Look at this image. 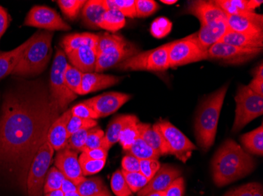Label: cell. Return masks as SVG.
<instances>
[{
    "label": "cell",
    "mask_w": 263,
    "mask_h": 196,
    "mask_svg": "<svg viewBox=\"0 0 263 196\" xmlns=\"http://www.w3.org/2000/svg\"><path fill=\"white\" fill-rule=\"evenodd\" d=\"M34 35L33 41L26 48L12 74L21 76L40 74L49 63L53 32H38Z\"/></svg>",
    "instance_id": "277c9868"
},
{
    "label": "cell",
    "mask_w": 263,
    "mask_h": 196,
    "mask_svg": "<svg viewBox=\"0 0 263 196\" xmlns=\"http://www.w3.org/2000/svg\"><path fill=\"white\" fill-rule=\"evenodd\" d=\"M184 191V179L181 177L173 181L169 188L165 190V196H183Z\"/></svg>",
    "instance_id": "816d5d0a"
},
{
    "label": "cell",
    "mask_w": 263,
    "mask_h": 196,
    "mask_svg": "<svg viewBox=\"0 0 263 196\" xmlns=\"http://www.w3.org/2000/svg\"><path fill=\"white\" fill-rule=\"evenodd\" d=\"M106 10H117L125 17H137L135 0H103Z\"/></svg>",
    "instance_id": "d6a6232c"
},
{
    "label": "cell",
    "mask_w": 263,
    "mask_h": 196,
    "mask_svg": "<svg viewBox=\"0 0 263 196\" xmlns=\"http://www.w3.org/2000/svg\"><path fill=\"white\" fill-rule=\"evenodd\" d=\"M161 2L165 4H174L177 2V0H162Z\"/></svg>",
    "instance_id": "6125c7cd"
},
{
    "label": "cell",
    "mask_w": 263,
    "mask_h": 196,
    "mask_svg": "<svg viewBox=\"0 0 263 196\" xmlns=\"http://www.w3.org/2000/svg\"><path fill=\"white\" fill-rule=\"evenodd\" d=\"M187 10L189 14H193L199 19L201 26L227 19L226 13L215 1H193L189 4Z\"/></svg>",
    "instance_id": "e0dca14e"
},
{
    "label": "cell",
    "mask_w": 263,
    "mask_h": 196,
    "mask_svg": "<svg viewBox=\"0 0 263 196\" xmlns=\"http://www.w3.org/2000/svg\"><path fill=\"white\" fill-rule=\"evenodd\" d=\"M34 37L35 35H33L32 37L29 38L28 40L13 51L0 53V79L12 74V72L18 64L19 60L22 58L26 48L33 41Z\"/></svg>",
    "instance_id": "484cf974"
},
{
    "label": "cell",
    "mask_w": 263,
    "mask_h": 196,
    "mask_svg": "<svg viewBox=\"0 0 263 196\" xmlns=\"http://www.w3.org/2000/svg\"><path fill=\"white\" fill-rule=\"evenodd\" d=\"M128 154L135 156L139 160L143 159H159L160 155L155 151L145 141L139 138L136 140L131 148L127 151Z\"/></svg>",
    "instance_id": "1f68e13d"
},
{
    "label": "cell",
    "mask_w": 263,
    "mask_h": 196,
    "mask_svg": "<svg viewBox=\"0 0 263 196\" xmlns=\"http://www.w3.org/2000/svg\"><path fill=\"white\" fill-rule=\"evenodd\" d=\"M229 30L245 34H263V16L255 12L227 15Z\"/></svg>",
    "instance_id": "2e32d148"
},
{
    "label": "cell",
    "mask_w": 263,
    "mask_h": 196,
    "mask_svg": "<svg viewBox=\"0 0 263 196\" xmlns=\"http://www.w3.org/2000/svg\"><path fill=\"white\" fill-rule=\"evenodd\" d=\"M215 3L221 7L226 15L251 12L248 9V0H216Z\"/></svg>",
    "instance_id": "d590c367"
},
{
    "label": "cell",
    "mask_w": 263,
    "mask_h": 196,
    "mask_svg": "<svg viewBox=\"0 0 263 196\" xmlns=\"http://www.w3.org/2000/svg\"><path fill=\"white\" fill-rule=\"evenodd\" d=\"M45 196H65V193L61 189H59L46 193Z\"/></svg>",
    "instance_id": "91938a15"
},
{
    "label": "cell",
    "mask_w": 263,
    "mask_h": 196,
    "mask_svg": "<svg viewBox=\"0 0 263 196\" xmlns=\"http://www.w3.org/2000/svg\"><path fill=\"white\" fill-rule=\"evenodd\" d=\"M83 74H84L83 72L73 66H70L69 64L66 66L64 74L66 85L70 91H73L76 94H78L80 86H81Z\"/></svg>",
    "instance_id": "f35d334b"
},
{
    "label": "cell",
    "mask_w": 263,
    "mask_h": 196,
    "mask_svg": "<svg viewBox=\"0 0 263 196\" xmlns=\"http://www.w3.org/2000/svg\"><path fill=\"white\" fill-rule=\"evenodd\" d=\"M255 160L236 141L229 139L218 148L211 162L215 185L223 187L252 173Z\"/></svg>",
    "instance_id": "7a4b0ae2"
},
{
    "label": "cell",
    "mask_w": 263,
    "mask_h": 196,
    "mask_svg": "<svg viewBox=\"0 0 263 196\" xmlns=\"http://www.w3.org/2000/svg\"><path fill=\"white\" fill-rule=\"evenodd\" d=\"M83 153H85L91 159L101 160V159H106L107 155H108V150L103 148H98L88 150V151H83Z\"/></svg>",
    "instance_id": "11a10c76"
},
{
    "label": "cell",
    "mask_w": 263,
    "mask_h": 196,
    "mask_svg": "<svg viewBox=\"0 0 263 196\" xmlns=\"http://www.w3.org/2000/svg\"><path fill=\"white\" fill-rule=\"evenodd\" d=\"M248 86L255 94L263 96V78L254 77Z\"/></svg>",
    "instance_id": "9f6ffc18"
},
{
    "label": "cell",
    "mask_w": 263,
    "mask_h": 196,
    "mask_svg": "<svg viewBox=\"0 0 263 196\" xmlns=\"http://www.w3.org/2000/svg\"><path fill=\"white\" fill-rule=\"evenodd\" d=\"M97 126V121L95 119H81V118L72 116L67 125L68 137L80 129H86V128L91 129Z\"/></svg>",
    "instance_id": "bcb514c9"
},
{
    "label": "cell",
    "mask_w": 263,
    "mask_h": 196,
    "mask_svg": "<svg viewBox=\"0 0 263 196\" xmlns=\"http://www.w3.org/2000/svg\"><path fill=\"white\" fill-rule=\"evenodd\" d=\"M99 35L92 33H77L66 35L63 40L66 54L83 47L97 49Z\"/></svg>",
    "instance_id": "83f0119b"
},
{
    "label": "cell",
    "mask_w": 263,
    "mask_h": 196,
    "mask_svg": "<svg viewBox=\"0 0 263 196\" xmlns=\"http://www.w3.org/2000/svg\"><path fill=\"white\" fill-rule=\"evenodd\" d=\"M172 30V23L165 17L155 19L151 26V33L154 37L158 39L166 36Z\"/></svg>",
    "instance_id": "f6af8a7d"
},
{
    "label": "cell",
    "mask_w": 263,
    "mask_h": 196,
    "mask_svg": "<svg viewBox=\"0 0 263 196\" xmlns=\"http://www.w3.org/2000/svg\"><path fill=\"white\" fill-rule=\"evenodd\" d=\"M220 42L245 49H262L263 34H245L228 30Z\"/></svg>",
    "instance_id": "cb8c5ba5"
},
{
    "label": "cell",
    "mask_w": 263,
    "mask_h": 196,
    "mask_svg": "<svg viewBox=\"0 0 263 196\" xmlns=\"http://www.w3.org/2000/svg\"><path fill=\"white\" fill-rule=\"evenodd\" d=\"M138 53L137 47L125 39L122 43L106 49L97 54V62L95 72L99 73L114 66H118L128 57Z\"/></svg>",
    "instance_id": "4fadbf2b"
},
{
    "label": "cell",
    "mask_w": 263,
    "mask_h": 196,
    "mask_svg": "<svg viewBox=\"0 0 263 196\" xmlns=\"http://www.w3.org/2000/svg\"><path fill=\"white\" fill-rule=\"evenodd\" d=\"M72 66L83 73L94 72L97 62V52L95 48L83 47L67 54Z\"/></svg>",
    "instance_id": "7402d4cb"
},
{
    "label": "cell",
    "mask_w": 263,
    "mask_h": 196,
    "mask_svg": "<svg viewBox=\"0 0 263 196\" xmlns=\"http://www.w3.org/2000/svg\"><path fill=\"white\" fill-rule=\"evenodd\" d=\"M110 184H111L112 191L117 196L131 195L132 191L127 185L126 181L122 175V171L117 170L112 175Z\"/></svg>",
    "instance_id": "7bdbcfd3"
},
{
    "label": "cell",
    "mask_w": 263,
    "mask_h": 196,
    "mask_svg": "<svg viewBox=\"0 0 263 196\" xmlns=\"http://www.w3.org/2000/svg\"><path fill=\"white\" fill-rule=\"evenodd\" d=\"M156 125L163 137L168 153L186 163L192 156L193 151L197 149L196 146L168 121H159L156 122Z\"/></svg>",
    "instance_id": "30bf717a"
},
{
    "label": "cell",
    "mask_w": 263,
    "mask_h": 196,
    "mask_svg": "<svg viewBox=\"0 0 263 196\" xmlns=\"http://www.w3.org/2000/svg\"><path fill=\"white\" fill-rule=\"evenodd\" d=\"M208 59V51L198 43L193 34L184 39L171 42L169 49L170 68L186 66Z\"/></svg>",
    "instance_id": "9c48e42d"
},
{
    "label": "cell",
    "mask_w": 263,
    "mask_h": 196,
    "mask_svg": "<svg viewBox=\"0 0 263 196\" xmlns=\"http://www.w3.org/2000/svg\"><path fill=\"white\" fill-rule=\"evenodd\" d=\"M65 196H81L78 191H74V192H67L65 193Z\"/></svg>",
    "instance_id": "be15d7a7"
},
{
    "label": "cell",
    "mask_w": 263,
    "mask_h": 196,
    "mask_svg": "<svg viewBox=\"0 0 263 196\" xmlns=\"http://www.w3.org/2000/svg\"><path fill=\"white\" fill-rule=\"evenodd\" d=\"M24 25L49 31H68L70 26L55 10L45 6H35L27 14Z\"/></svg>",
    "instance_id": "7c38bea8"
},
{
    "label": "cell",
    "mask_w": 263,
    "mask_h": 196,
    "mask_svg": "<svg viewBox=\"0 0 263 196\" xmlns=\"http://www.w3.org/2000/svg\"><path fill=\"white\" fill-rule=\"evenodd\" d=\"M161 164L158 159H143L140 160V172L150 181L160 169Z\"/></svg>",
    "instance_id": "681fc988"
},
{
    "label": "cell",
    "mask_w": 263,
    "mask_h": 196,
    "mask_svg": "<svg viewBox=\"0 0 263 196\" xmlns=\"http://www.w3.org/2000/svg\"><path fill=\"white\" fill-rule=\"evenodd\" d=\"M72 116L85 119H99V116L97 113L85 102L79 103L73 106L70 109Z\"/></svg>",
    "instance_id": "f907efd6"
},
{
    "label": "cell",
    "mask_w": 263,
    "mask_h": 196,
    "mask_svg": "<svg viewBox=\"0 0 263 196\" xmlns=\"http://www.w3.org/2000/svg\"><path fill=\"white\" fill-rule=\"evenodd\" d=\"M125 17L117 10H107L105 12L99 24V29L115 32L125 26Z\"/></svg>",
    "instance_id": "f546056e"
},
{
    "label": "cell",
    "mask_w": 263,
    "mask_h": 196,
    "mask_svg": "<svg viewBox=\"0 0 263 196\" xmlns=\"http://www.w3.org/2000/svg\"><path fill=\"white\" fill-rule=\"evenodd\" d=\"M4 97L0 117V172L26 190L29 168L61 113L51 94L25 83Z\"/></svg>",
    "instance_id": "6da1fadb"
},
{
    "label": "cell",
    "mask_w": 263,
    "mask_h": 196,
    "mask_svg": "<svg viewBox=\"0 0 263 196\" xmlns=\"http://www.w3.org/2000/svg\"><path fill=\"white\" fill-rule=\"evenodd\" d=\"M137 17H149L158 10L157 3L154 0H135Z\"/></svg>",
    "instance_id": "c3c4849f"
},
{
    "label": "cell",
    "mask_w": 263,
    "mask_h": 196,
    "mask_svg": "<svg viewBox=\"0 0 263 196\" xmlns=\"http://www.w3.org/2000/svg\"><path fill=\"white\" fill-rule=\"evenodd\" d=\"M85 3L86 1L85 0H59L57 1L58 5L61 9L63 14L71 20H74L78 17L80 10L83 8Z\"/></svg>",
    "instance_id": "74e56055"
},
{
    "label": "cell",
    "mask_w": 263,
    "mask_h": 196,
    "mask_svg": "<svg viewBox=\"0 0 263 196\" xmlns=\"http://www.w3.org/2000/svg\"><path fill=\"white\" fill-rule=\"evenodd\" d=\"M170 47L171 43H167L151 51L138 53L124 60L118 68L122 71L164 72L170 69Z\"/></svg>",
    "instance_id": "8992f818"
},
{
    "label": "cell",
    "mask_w": 263,
    "mask_h": 196,
    "mask_svg": "<svg viewBox=\"0 0 263 196\" xmlns=\"http://www.w3.org/2000/svg\"><path fill=\"white\" fill-rule=\"evenodd\" d=\"M228 84L208 96L202 101L196 114L195 131L199 147L208 151L212 147L216 137L218 120L224 103Z\"/></svg>",
    "instance_id": "3957f363"
},
{
    "label": "cell",
    "mask_w": 263,
    "mask_h": 196,
    "mask_svg": "<svg viewBox=\"0 0 263 196\" xmlns=\"http://www.w3.org/2000/svg\"><path fill=\"white\" fill-rule=\"evenodd\" d=\"M54 148L46 141L33 159L26 181L28 196H44V181L52 161Z\"/></svg>",
    "instance_id": "52a82bcc"
},
{
    "label": "cell",
    "mask_w": 263,
    "mask_h": 196,
    "mask_svg": "<svg viewBox=\"0 0 263 196\" xmlns=\"http://www.w3.org/2000/svg\"><path fill=\"white\" fill-rule=\"evenodd\" d=\"M131 97L129 94L123 93L109 92L91 97L84 102L89 105L99 117H106L118 111Z\"/></svg>",
    "instance_id": "5bb4252c"
},
{
    "label": "cell",
    "mask_w": 263,
    "mask_h": 196,
    "mask_svg": "<svg viewBox=\"0 0 263 196\" xmlns=\"http://www.w3.org/2000/svg\"><path fill=\"white\" fill-rule=\"evenodd\" d=\"M125 40V39L122 35L118 34L103 33L99 35L98 42L96 49L97 54L105 51L106 49L122 43Z\"/></svg>",
    "instance_id": "b9f144b4"
},
{
    "label": "cell",
    "mask_w": 263,
    "mask_h": 196,
    "mask_svg": "<svg viewBox=\"0 0 263 196\" xmlns=\"http://www.w3.org/2000/svg\"><path fill=\"white\" fill-rule=\"evenodd\" d=\"M228 30L226 20H220L206 26H201L199 32L193 35L198 43L208 51L211 46L220 42Z\"/></svg>",
    "instance_id": "44dd1931"
},
{
    "label": "cell",
    "mask_w": 263,
    "mask_h": 196,
    "mask_svg": "<svg viewBox=\"0 0 263 196\" xmlns=\"http://www.w3.org/2000/svg\"><path fill=\"white\" fill-rule=\"evenodd\" d=\"M224 196H263L262 186L258 183H249L231 190Z\"/></svg>",
    "instance_id": "60d3db41"
},
{
    "label": "cell",
    "mask_w": 263,
    "mask_h": 196,
    "mask_svg": "<svg viewBox=\"0 0 263 196\" xmlns=\"http://www.w3.org/2000/svg\"><path fill=\"white\" fill-rule=\"evenodd\" d=\"M72 116L71 110H66L53 122L47 134V142L49 143L54 151L64 149L67 145V125Z\"/></svg>",
    "instance_id": "d6986e66"
},
{
    "label": "cell",
    "mask_w": 263,
    "mask_h": 196,
    "mask_svg": "<svg viewBox=\"0 0 263 196\" xmlns=\"http://www.w3.org/2000/svg\"><path fill=\"white\" fill-rule=\"evenodd\" d=\"M96 196H111L109 192L103 193V194H98V195Z\"/></svg>",
    "instance_id": "e7e4bbea"
},
{
    "label": "cell",
    "mask_w": 263,
    "mask_h": 196,
    "mask_svg": "<svg viewBox=\"0 0 263 196\" xmlns=\"http://www.w3.org/2000/svg\"><path fill=\"white\" fill-rule=\"evenodd\" d=\"M10 17L8 13L4 7L0 6V39L7 31L10 24Z\"/></svg>",
    "instance_id": "db71d44e"
},
{
    "label": "cell",
    "mask_w": 263,
    "mask_h": 196,
    "mask_svg": "<svg viewBox=\"0 0 263 196\" xmlns=\"http://www.w3.org/2000/svg\"><path fill=\"white\" fill-rule=\"evenodd\" d=\"M103 0L86 1L82 8V18L85 25L91 29H99V24L106 12Z\"/></svg>",
    "instance_id": "4316f807"
},
{
    "label": "cell",
    "mask_w": 263,
    "mask_h": 196,
    "mask_svg": "<svg viewBox=\"0 0 263 196\" xmlns=\"http://www.w3.org/2000/svg\"><path fill=\"white\" fill-rule=\"evenodd\" d=\"M77 187L78 192L81 196H96L108 192V189L100 178H85Z\"/></svg>",
    "instance_id": "4dcf8cb0"
},
{
    "label": "cell",
    "mask_w": 263,
    "mask_h": 196,
    "mask_svg": "<svg viewBox=\"0 0 263 196\" xmlns=\"http://www.w3.org/2000/svg\"><path fill=\"white\" fill-rule=\"evenodd\" d=\"M138 126L141 139L145 141L155 151H157L160 156L169 154L163 137L156 123L152 126L140 122Z\"/></svg>",
    "instance_id": "d4e9b609"
},
{
    "label": "cell",
    "mask_w": 263,
    "mask_h": 196,
    "mask_svg": "<svg viewBox=\"0 0 263 196\" xmlns=\"http://www.w3.org/2000/svg\"><path fill=\"white\" fill-rule=\"evenodd\" d=\"M235 101L236 108L233 132L237 133L250 122L262 116L263 96L255 94L248 85H240Z\"/></svg>",
    "instance_id": "5b68a950"
},
{
    "label": "cell",
    "mask_w": 263,
    "mask_h": 196,
    "mask_svg": "<svg viewBox=\"0 0 263 196\" xmlns=\"http://www.w3.org/2000/svg\"><path fill=\"white\" fill-rule=\"evenodd\" d=\"M242 144L249 153L262 156L263 155V126L256 128L251 132L243 134L240 138Z\"/></svg>",
    "instance_id": "f1b7e54d"
},
{
    "label": "cell",
    "mask_w": 263,
    "mask_h": 196,
    "mask_svg": "<svg viewBox=\"0 0 263 196\" xmlns=\"http://www.w3.org/2000/svg\"><path fill=\"white\" fill-rule=\"evenodd\" d=\"M119 81V77L110 75L101 74L98 72L84 73L78 95H85L90 93L110 88L118 83Z\"/></svg>",
    "instance_id": "ffe728a7"
},
{
    "label": "cell",
    "mask_w": 263,
    "mask_h": 196,
    "mask_svg": "<svg viewBox=\"0 0 263 196\" xmlns=\"http://www.w3.org/2000/svg\"><path fill=\"white\" fill-rule=\"evenodd\" d=\"M165 191H154V192L149 193L145 196H165Z\"/></svg>",
    "instance_id": "94428289"
},
{
    "label": "cell",
    "mask_w": 263,
    "mask_h": 196,
    "mask_svg": "<svg viewBox=\"0 0 263 196\" xmlns=\"http://www.w3.org/2000/svg\"><path fill=\"white\" fill-rule=\"evenodd\" d=\"M0 53H1V52H0Z\"/></svg>",
    "instance_id": "03108f58"
},
{
    "label": "cell",
    "mask_w": 263,
    "mask_h": 196,
    "mask_svg": "<svg viewBox=\"0 0 263 196\" xmlns=\"http://www.w3.org/2000/svg\"><path fill=\"white\" fill-rule=\"evenodd\" d=\"M139 122L140 121L132 122L128 126H125L121 133L118 141L120 142L124 151H128L132 145L135 142L136 140L140 138Z\"/></svg>",
    "instance_id": "836d02e7"
},
{
    "label": "cell",
    "mask_w": 263,
    "mask_h": 196,
    "mask_svg": "<svg viewBox=\"0 0 263 196\" xmlns=\"http://www.w3.org/2000/svg\"><path fill=\"white\" fill-rule=\"evenodd\" d=\"M67 64L66 54L61 50H58L51 67L50 94L59 105L61 113L67 107L69 103L78 97V94L70 91L66 85L64 74Z\"/></svg>",
    "instance_id": "ba28073f"
},
{
    "label": "cell",
    "mask_w": 263,
    "mask_h": 196,
    "mask_svg": "<svg viewBox=\"0 0 263 196\" xmlns=\"http://www.w3.org/2000/svg\"><path fill=\"white\" fill-rule=\"evenodd\" d=\"M262 49H245L218 42L208 50V59L220 60L226 64H240L256 57Z\"/></svg>",
    "instance_id": "8fae6325"
},
{
    "label": "cell",
    "mask_w": 263,
    "mask_h": 196,
    "mask_svg": "<svg viewBox=\"0 0 263 196\" xmlns=\"http://www.w3.org/2000/svg\"><path fill=\"white\" fill-rule=\"evenodd\" d=\"M54 166L65 178L73 181L76 185L85 179L80 166L78 151L67 148L60 150L56 156Z\"/></svg>",
    "instance_id": "9a60e30c"
},
{
    "label": "cell",
    "mask_w": 263,
    "mask_h": 196,
    "mask_svg": "<svg viewBox=\"0 0 263 196\" xmlns=\"http://www.w3.org/2000/svg\"><path fill=\"white\" fill-rule=\"evenodd\" d=\"M78 185H75L73 181L65 178L62 184L61 190L64 193L74 192L78 191Z\"/></svg>",
    "instance_id": "6f0895ef"
},
{
    "label": "cell",
    "mask_w": 263,
    "mask_h": 196,
    "mask_svg": "<svg viewBox=\"0 0 263 196\" xmlns=\"http://www.w3.org/2000/svg\"><path fill=\"white\" fill-rule=\"evenodd\" d=\"M79 159L80 166L84 176L95 175L103 169L106 164V159L96 160L88 157L85 153H81Z\"/></svg>",
    "instance_id": "e575fe53"
},
{
    "label": "cell",
    "mask_w": 263,
    "mask_h": 196,
    "mask_svg": "<svg viewBox=\"0 0 263 196\" xmlns=\"http://www.w3.org/2000/svg\"><path fill=\"white\" fill-rule=\"evenodd\" d=\"M122 166L126 172H140V160L132 155H126L122 159Z\"/></svg>",
    "instance_id": "f5cc1de1"
},
{
    "label": "cell",
    "mask_w": 263,
    "mask_h": 196,
    "mask_svg": "<svg viewBox=\"0 0 263 196\" xmlns=\"http://www.w3.org/2000/svg\"><path fill=\"white\" fill-rule=\"evenodd\" d=\"M64 178V175L55 166L51 167L47 172L45 181H44V194L50 191L61 189L62 184Z\"/></svg>",
    "instance_id": "8d00e7d4"
},
{
    "label": "cell",
    "mask_w": 263,
    "mask_h": 196,
    "mask_svg": "<svg viewBox=\"0 0 263 196\" xmlns=\"http://www.w3.org/2000/svg\"><path fill=\"white\" fill-rule=\"evenodd\" d=\"M181 173V171L177 168L171 165L161 166L157 173L148 181L147 185L138 191V196H145L154 191H165L173 181L180 177Z\"/></svg>",
    "instance_id": "ac0fdd59"
},
{
    "label": "cell",
    "mask_w": 263,
    "mask_h": 196,
    "mask_svg": "<svg viewBox=\"0 0 263 196\" xmlns=\"http://www.w3.org/2000/svg\"><path fill=\"white\" fill-rule=\"evenodd\" d=\"M136 121H139V119L134 115H122L112 119L105 133L102 148L109 151L112 146L119 141V137L124 128Z\"/></svg>",
    "instance_id": "603a6c76"
},
{
    "label": "cell",
    "mask_w": 263,
    "mask_h": 196,
    "mask_svg": "<svg viewBox=\"0 0 263 196\" xmlns=\"http://www.w3.org/2000/svg\"><path fill=\"white\" fill-rule=\"evenodd\" d=\"M105 133L100 128H91L88 133L86 142L83 148V151L88 150L94 149V148H102L103 139H104Z\"/></svg>",
    "instance_id": "7dc6e473"
},
{
    "label": "cell",
    "mask_w": 263,
    "mask_h": 196,
    "mask_svg": "<svg viewBox=\"0 0 263 196\" xmlns=\"http://www.w3.org/2000/svg\"><path fill=\"white\" fill-rule=\"evenodd\" d=\"M91 129L86 128V129H80L70 135L68 138L66 148L73 150V151L82 153L83 148H84L87 138H88V133Z\"/></svg>",
    "instance_id": "ee69618b"
},
{
    "label": "cell",
    "mask_w": 263,
    "mask_h": 196,
    "mask_svg": "<svg viewBox=\"0 0 263 196\" xmlns=\"http://www.w3.org/2000/svg\"><path fill=\"white\" fill-rule=\"evenodd\" d=\"M121 171L132 192H137L148 183V180L140 172H126L123 169Z\"/></svg>",
    "instance_id": "ab89813d"
},
{
    "label": "cell",
    "mask_w": 263,
    "mask_h": 196,
    "mask_svg": "<svg viewBox=\"0 0 263 196\" xmlns=\"http://www.w3.org/2000/svg\"><path fill=\"white\" fill-rule=\"evenodd\" d=\"M254 77L255 78H263V66L262 64L258 66V67L255 69V72H254Z\"/></svg>",
    "instance_id": "680465c9"
}]
</instances>
